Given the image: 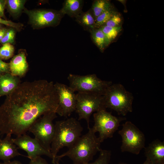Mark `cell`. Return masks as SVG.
<instances>
[{"mask_svg": "<svg viewBox=\"0 0 164 164\" xmlns=\"http://www.w3.org/2000/svg\"><path fill=\"white\" fill-rule=\"evenodd\" d=\"M15 33V31L14 28L10 27L8 29L5 35L0 41V43L3 45L7 43L12 44L14 43Z\"/></svg>", "mask_w": 164, "mask_h": 164, "instance_id": "4316f807", "label": "cell"}, {"mask_svg": "<svg viewBox=\"0 0 164 164\" xmlns=\"http://www.w3.org/2000/svg\"><path fill=\"white\" fill-rule=\"evenodd\" d=\"M7 0H0V17L6 19L5 15V9L6 5Z\"/></svg>", "mask_w": 164, "mask_h": 164, "instance_id": "f546056e", "label": "cell"}, {"mask_svg": "<svg viewBox=\"0 0 164 164\" xmlns=\"http://www.w3.org/2000/svg\"><path fill=\"white\" fill-rule=\"evenodd\" d=\"M8 29L5 28H2L0 29V41L5 35Z\"/></svg>", "mask_w": 164, "mask_h": 164, "instance_id": "1f68e13d", "label": "cell"}, {"mask_svg": "<svg viewBox=\"0 0 164 164\" xmlns=\"http://www.w3.org/2000/svg\"><path fill=\"white\" fill-rule=\"evenodd\" d=\"M93 118L94 124L91 128L95 133H99L98 138L101 143L108 138H112L120 126L121 122L126 119L125 118L113 116L106 109L94 113Z\"/></svg>", "mask_w": 164, "mask_h": 164, "instance_id": "9c48e42d", "label": "cell"}, {"mask_svg": "<svg viewBox=\"0 0 164 164\" xmlns=\"http://www.w3.org/2000/svg\"><path fill=\"white\" fill-rule=\"evenodd\" d=\"M100 28L104 33L108 46L117 37L121 30V27H112L105 25Z\"/></svg>", "mask_w": 164, "mask_h": 164, "instance_id": "44dd1931", "label": "cell"}, {"mask_svg": "<svg viewBox=\"0 0 164 164\" xmlns=\"http://www.w3.org/2000/svg\"><path fill=\"white\" fill-rule=\"evenodd\" d=\"M143 164H153L149 160L146 159V160Z\"/></svg>", "mask_w": 164, "mask_h": 164, "instance_id": "836d02e7", "label": "cell"}, {"mask_svg": "<svg viewBox=\"0 0 164 164\" xmlns=\"http://www.w3.org/2000/svg\"><path fill=\"white\" fill-rule=\"evenodd\" d=\"M54 86L58 97L59 112L61 116L67 117L75 111L76 94L69 86L56 82Z\"/></svg>", "mask_w": 164, "mask_h": 164, "instance_id": "8fae6325", "label": "cell"}, {"mask_svg": "<svg viewBox=\"0 0 164 164\" xmlns=\"http://www.w3.org/2000/svg\"><path fill=\"white\" fill-rule=\"evenodd\" d=\"M15 49L11 44L7 43L2 45L0 48V59L7 60L12 57L13 55Z\"/></svg>", "mask_w": 164, "mask_h": 164, "instance_id": "cb8c5ba5", "label": "cell"}, {"mask_svg": "<svg viewBox=\"0 0 164 164\" xmlns=\"http://www.w3.org/2000/svg\"><path fill=\"white\" fill-rule=\"evenodd\" d=\"M11 135H6L3 139H0V160L4 162L10 161L15 157L22 155L27 157L20 154L18 148L13 143Z\"/></svg>", "mask_w": 164, "mask_h": 164, "instance_id": "5bb4252c", "label": "cell"}, {"mask_svg": "<svg viewBox=\"0 0 164 164\" xmlns=\"http://www.w3.org/2000/svg\"><path fill=\"white\" fill-rule=\"evenodd\" d=\"M111 5L109 0H96L94 1L90 9L96 19Z\"/></svg>", "mask_w": 164, "mask_h": 164, "instance_id": "7402d4cb", "label": "cell"}, {"mask_svg": "<svg viewBox=\"0 0 164 164\" xmlns=\"http://www.w3.org/2000/svg\"><path fill=\"white\" fill-rule=\"evenodd\" d=\"M0 164H22V163L19 161L14 160L12 161H9L7 162H0Z\"/></svg>", "mask_w": 164, "mask_h": 164, "instance_id": "d6a6232c", "label": "cell"}, {"mask_svg": "<svg viewBox=\"0 0 164 164\" xmlns=\"http://www.w3.org/2000/svg\"><path fill=\"white\" fill-rule=\"evenodd\" d=\"M23 12L28 15L29 23L34 29L57 26L64 15L60 10L50 9L29 10L25 8Z\"/></svg>", "mask_w": 164, "mask_h": 164, "instance_id": "30bf717a", "label": "cell"}, {"mask_svg": "<svg viewBox=\"0 0 164 164\" xmlns=\"http://www.w3.org/2000/svg\"><path fill=\"white\" fill-rule=\"evenodd\" d=\"M0 24L12 28L16 30L19 31L22 29L23 24L20 23H15L10 20L5 19L0 17Z\"/></svg>", "mask_w": 164, "mask_h": 164, "instance_id": "83f0119b", "label": "cell"}, {"mask_svg": "<svg viewBox=\"0 0 164 164\" xmlns=\"http://www.w3.org/2000/svg\"><path fill=\"white\" fill-rule=\"evenodd\" d=\"M85 134L80 137L67 152L57 155L55 162L56 164L64 156H68L73 164H87L93 159L97 152L100 150L101 142L91 128Z\"/></svg>", "mask_w": 164, "mask_h": 164, "instance_id": "7a4b0ae2", "label": "cell"}, {"mask_svg": "<svg viewBox=\"0 0 164 164\" xmlns=\"http://www.w3.org/2000/svg\"><path fill=\"white\" fill-rule=\"evenodd\" d=\"M25 0H7L6 5L8 12L14 17H18L23 12Z\"/></svg>", "mask_w": 164, "mask_h": 164, "instance_id": "d6986e66", "label": "cell"}, {"mask_svg": "<svg viewBox=\"0 0 164 164\" xmlns=\"http://www.w3.org/2000/svg\"><path fill=\"white\" fill-rule=\"evenodd\" d=\"M161 164H164V163Z\"/></svg>", "mask_w": 164, "mask_h": 164, "instance_id": "f35d334b", "label": "cell"}, {"mask_svg": "<svg viewBox=\"0 0 164 164\" xmlns=\"http://www.w3.org/2000/svg\"><path fill=\"white\" fill-rule=\"evenodd\" d=\"M2 24H0V29H1L2 27Z\"/></svg>", "mask_w": 164, "mask_h": 164, "instance_id": "d590c367", "label": "cell"}, {"mask_svg": "<svg viewBox=\"0 0 164 164\" xmlns=\"http://www.w3.org/2000/svg\"><path fill=\"white\" fill-rule=\"evenodd\" d=\"M144 148L146 159L150 160L153 164L164 163V141L156 139Z\"/></svg>", "mask_w": 164, "mask_h": 164, "instance_id": "4fadbf2b", "label": "cell"}, {"mask_svg": "<svg viewBox=\"0 0 164 164\" xmlns=\"http://www.w3.org/2000/svg\"><path fill=\"white\" fill-rule=\"evenodd\" d=\"M13 143L19 149L26 152L27 157L30 160L42 155H46L53 159L50 152L42 146L35 138H32L25 134L12 139Z\"/></svg>", "mask_w": 164, "mask_h": 164, "instance_id": "7c38bea8", "label": "cell"}, {"mask_svg": "<svg viewBox=\"0 0 164 164\" xmlns=\"http://www.w3.org/2000/svg\"><path fill=\"white\" fill-rule=\"evenodd\" d=\"M76 99L75 111L78 114V120H85L88 129L92 113L106 109L103 96L95 93L79 92L76 94Z\"/></svg>", "mask_w": 164, "mask_h": 164, "instance_id": "8992f818", "label": "cell"}, {"mask_svg": "<svg viewBox=\"0 0 164 164\" xmlns=\"http://www.w3.org/2000/svg\"><path fill=\"white\" fill-rule=\"evenodd\" d=\"M116 12L112 5L96 19L94 29L99 28L104 25Z\"/></svg>", "mask_w": 164, "mask_h": 164, "instance_id": "603a6c76", "label": "cell"}, {"mask_svg": "<svg viewBox=\"0 0 164 164\" xmlns=\"http://www.w3.org/2000/svg\"><path fill=\"white\" fill-rule=\"evenodd\" d=\"M57 117L55 112L46 114L36 120L28 130L40 144L50 152L55 131L53 121Z\"/></svg>", "mask_w": 164, "mask_h": 164, "instance_id": "ba28073f", "label": "cell"}, {"mask_svg": "<svg viewBox=\"0 0 164 164\" xmlns=\"http://www.w3.org/2000/svg\"><path fill=\"white\" fill-rule=\"evenodd\" d=\"M9 64L10 73L16 77L23 76L28 67L26 55L23 52H20L14 56Z\"/></svg>", "mask_w": 164, "mask_h": 164, "instance_id": "9a60e30c", "label": "cell"}, {"mask_svg": "<svg viewBox=\"0 0 164 164\" xmlns=\"http://www.w3.org/2000/svg\"><path fill=\"white\" fill-rule=\"evenodd\" d=\"M55 131L50 152L53 157L52 163L56 164L55 158L60 150L64 147L72 146L81 137L83 128L75 118L56 121Z\"/></svg>", "mask_w": 164, "mask_h": 164, "instance_id": "3957f363", "label": "cell"}, {"mask_svg": "<svg viewBox=\"0 0 164 164\" xmlns=\"http://www.w3.org/2000/svg\"><path fill=\"white\" fill-rule=\"evenodd\" d=\"M4 73H2L0 71V77Z\"/></svg>", "mask_w": 164, "mask_h": 164, "instance_id": "e575fe53", "label": "cell"}, {"mask_svg": "<svg viewBox=\"0 0 164 164\" xmlns=\"http://www.w3.org/2000/svg\"><path fill=\"white\" fill-rule=\"evenodd\" d=\"M98 158L94 162L87 164H109L111 155V151L101 149Z\"/></svg>", "mask_w": 164, "mask_h": 164, "instance_id": "d4e9b609", "label": "cell"}, {"mask_svg": "<svg viewBox=\"0 0 164 164\" xmlns=\"http://www.w3.org/2000/svg\"><path fill=\"white\" fill-rule=\"evenodd\" d=\"M103 96L105 108L115 111L118 115L125 116L132 111L134 97L121 84H112Z\"/></svg>", "mask_w": 164, "mask_h": 164, "instance_id": "277c9868", "label": "cell"}, {"mask_svg": "<svg viewBox=\"0 0 164 164\" xmlns=\"http://www.w3.org/2000/svg\"><path fill=\"white\" fill-rule=\"evenodd\" d=\"M0 71L2 73H10L9 63H6L0 59Z\"/></svg>", "mask_w": 164, "mask_h": 164, "instance_id": "f1b7e54d", "label": "cell"}, {"mask_svg": "<svg viewBox=\"0 0 164 164\" xmlns=\"http://www.w3.org/2000/svg\"><path fill=\"white\" fill-rule=\"evenodd\" d=\"M122 126V128L118 132L122 138L121 151L138 155L145 148L144 134L130 121L125 122Z\"/></svg>", "mask_w": 164, "mask_h": 164, "instance_id": "52a82bcc", "label": "cell"}, {"mask_svg": "<svg viewBox=\"0 0 164 164\" xmlns=\"http://www.w3.org/2000/svg\"><path fill=\"white\" fill-rule=\"evenodd\" d=\"M0 106V135L25 134L43 115L58 114V97L52 81L39 80L20 83Z\"/></svg>", "mask_w": 164, "mask_h": 164, "instance_id": "6da1fadb", "label": "cell"}, {"mask_svg": "<svg viewBox=\"0 0 164 164\" xmlns=\"http://www.w3.org/2000/svg\"><path fill=\"white\" fill-rule=\"evenodd\" d=\"M83 4L82 0H65L60 10L64 15L75 18L83 12Z\"/></svg>", "mask_w": 164, "mask_h": 164, "instance_id": "e0dca14e", "label": "cell"}, {"mask_svg": "<svg viewBox=\"0 0 164 164\" xmlns=\"http://www.w3.org/2000/svg\"><path fill=\"white\" fill-rule=\"evenodd\" d=\"M67 79L69 86L75 92L93 93L102 95L108 87L112 84L111 81L99 78L95 74L82 76L70 73Z\"/></svg>", "mask_w": 164, "mask_h": 164, "instance_id": "5b68a950", "label": "cell"}, {"mask_svg": "<svg viewBox=\"0 0 164 164\" xmlns=\"http://www.w3.org/2000/svg\"><path fill=\"white\" fill-rule=\"evenodd\" d=\"M75 18L85 30L90 32L94 29L96 19L91 9L86 12H82Z\"/></svg>", "mask_w": 164, "mask_h": 164, "instance_id": "ac0fdd59", "label": "cell"}, {"mask_svg": "<svg viewBox=\"0 0 164 164\" xmlns=\"http://www.w3.org/2000/svg\"><path fill=\"white\" fill-rule=\"evenodd\" d=\"M91 39L101 52L108 46L105 36L100 29H94L90 32Z\"/></svg>", "mask_w": 164, "mask_h": 164, "instance_id": "ffe728a7", "label": "cell"}, {"mask_svg": "<svg viewBox=\"0 0 164 164\" xmlns=\"http://www.w3.org/2000/svg\"><path fill=\"white\" fill-rule=\"evenodd\" d=\"M28 164H49L45 159L41 156H38L36 158L30 160Z\"/></svg>", "mask_w": 164, "mask_h": 164, "instance_id": "4dcf8cb0", "label": "cell"}, {"mask_svg": "<svg viewBox=\"0 0 164 164\" xmlns=\"http://www.w3.org/2000/svg\"><path fill=\"white\" fill-rule=\"evenodd\" d=\"M119 164H127L124 163H120Z\"/></svg>", "mask_w": 164, "mask_h": 164, "instance_id": "8d00e7d4", "label": "cell"}, {"mask_svg": "<svg viewBox=\"0 0 164 164\" xmlns=\"http://www.w3.org/2000/svg\"><path fill=\"white\" fill-rule=\"evenodd\" d=\"M56 164H59V163H57Z\"/></svg>", "mask_w": 164, "mask_h": 164, "instance_id": "74e56055", "label": "cell"}, {"mask_svg": "<svg viewBox=\"0 0 164 164\" xmlns=\"http://www.w3.org/2000/svg\"><path fill=\"white\" fill-rule=\"evenodd\" d=\"M122 21L121 15L116 11L104 25L112 27H120L121 26Z\"/></svg>", "mask_w": 164, "mask_h": 164, "instance_id": "484cf974", "label": "cell"}, {"mask_svg": "<svg viewBox=\"0 0 164 164\" xmlns=\"http://www.w3.org/2000/svg\"><path fill=\"white\" fill-rule=\"evenodd\" d=\"M20 83L17 77L10 73H4L0 77V97L9 95Z\"/></svg>", "mask_w": 164, "mask_h": 164, "instance_id": "2e32d148", "label": "cell"}]
</instances>
